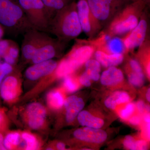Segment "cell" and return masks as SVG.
<instances>
[{"label":"cell","instance_id":"cell-1","mask_svg":"<svg viewBox=\"0 0 150 150\" xmlns=\"http://www.w3.org/2000/svg\"><path fill=\"white\" fill-rule=\"evenodd\" d=\"M82 32L78 17L76 4L71 3L58 11L51 18L48 33L68 43Z\"/></svg>","mask_w":150,"mask_h":150},{"label":"cell","instance_id":"cell-2","mask_svg":"<svg viewBox=\"0 0 150 150\" xmlns=\"http://www.w3.org/2000/svg\"><path fill=\"white\" fill-rule=\"evenodd\" d=\"M0 24L15 37L33 29L17 0H0Z\"/></svg>","mask_w":150,"mask_h":150},{"label":"cell","instance_id":"cell-3","mask_svg":"<svg viewBox=\"0 0 150 150\" xmlns=\"http://www.w3.org/2000/svg\"><path fill=\"white\" fill-rule=\"evenodd\" d=\"M142 8L131 6L118 12L105 31L112 37L126 35L137 26L143 13Z\"/></svg>","mask_w":150,"mask_h":150},{"label":"cell","instance_id":"cell-4","mask_svg":"<svg viewBox=\"0 0 150 150\" xmlns=\"http://www.w3.org/2000/svg\"><path fill=\"white\" fill-rule=\"evenodd\" d=\"M33 29L48 33L51 17L42 0H17Z\"/></svg>","mask_w":150,"mask_h":150},{"label":"cell","instance_id":"cell-5","mask_svg":"<svg viewBox=\"0 0 150 150\" xmlns=\"http://www.w3.org/2000/svg\"><path fill=\"white\" fill-rule=\"evenodd\" d=\"M95 51L90 40H78L64 59L75 72L91 59Z\"/></svg>","mask_w":150,"mask_h":150},{"label":"cell","instance_id":"cell-6","mask_svg":"<svg viewBox=\"0 0 150 150\" xmlns=\"http://www.w3.org/2000/svg\"><path fill=\"white\" fill-rule=\"evenodd\" d=\"M76 7L82 31L90 38L95 37L102 27L92 13L87 0H79Z\"/></svg>","mask_w":150,"mask_h":150},{"label":"cell","instance_id":"cell-7","mask_svg":"<svg viewBox=\"0 0 150 150\" xmlns=\"http://www.w3.org/2000/svg\"><path fill=\"white\" fill-rule=\"evenodd\" d=\"M68 44L56 38L50 37L48 34L36 51L31 62L33 64H35L52 59L62 54Z\"/></svg>","mask_w":150,"mask_h":150},{"label":"cell","instance_id":"cell-8","mask_svg":"<svg viewBox=\"0 0 150 150\" xmlns=\"http://www.w3.org/2000/svg\"><path fill=\"white\" fill-rule=\"evenodd\" d=\"M149 29L147 13L143 12L139 23L135 28L123 38L126 53L139 48L144 42Z\"/></svg>","mask_w":150,"mask_h":150},{"label":"cell","instance_id":"cell-9","mask_svg":"<svg viewBox=\"0 0 150 150\" xmlns=\"http://www.w3.org/2000/svg\"><path fill=\"white\" fill-rule=\"evenodd\" d=\"M48 33L32 29L23 34L21 51L23 58L31 62L38 48Z\"/></svg>","mask_w":150,"mask_h":150},{"label":"cell","instance_id":"cell-10","mask_svg":"<svg viewBox=\"0 0 150 150\" xmlns=\"http://www.w3.org/2000/svg\"><path fill=\"white\" fill-rule=\"evenodd\" d=\"M92 13L102 27L108 25L117 13L107 0H87Z\"/></svg>","mask_w":150,"mask_h":150},{"label":"cell","instance_id":"cell-11","mask_svg":"<svg viewBox=\"0 0 150 150\" xmlns=\"http://www.w3.org/2000/svg\"><path fill=\"white\" fill-rule=\"evenodd\" d=\"M46 116V108L38 103H33L28 106L25 111V118L30 128L38 129L43 126Z\"/></svg>","mask_w":150,"mask_h":150},{"label":"cell","instance_id":"cell-12","mask_svg":"<svg viewBox=\"0 0 150 150\" xmlns=\"http://www.w3.org/2000/svg\"><path fill=\"white\" fill-rule=\"evenodd\" d=\"M58 64L52 59L33 64L25 71V77L30 80L35 81L51 75L56 69Z\"/></svg>","mask_w":150,"mask_h":150},{"label":"cell","instance_id":"cell-13","mask_svg":"<svg viewBox=\"0 0 150 150\" xmlns=\"http://www.w3.org/2000/svg\"><path fill=\"white\" fill-rule=\"evenodd\" d=\"M74 135L80 141L93 144H102L107 139L108 136L103 130L87 127L77 129Z\"/></svg>","mask_w":150,"mask_h":150},{"label":"cell","instance_id":"cell-14","mask_svg":"<svg viewBox=\"0 0 150 150\" xmlns=\"http://www.w3.org/2000/svg\"><path fill=\"white\" fill-rule=\"evenodd\" d=\"M20 92L19 83L14 76H6L0 86V96L4 101L11 103L16 99Z\"/></svg>","mask_w":150,"mask_h":150},{"label":"cell","instance_id":"cell-15","mask_svg":"<svg viewBox=\"0 0 150 150\" xmlns=\"http://www.w3.org/2000/svg\"><path fill=\"white\" fill-rule=\"evenodd\" d=\"M64 105L66 110V120L68 123H71L83 109L85 103L81 98L71 96L65 99Z\"/></svg>","mask_w":150,"mask_h":150},{"label":"cell","instance_id":"cell-16","mask_svg":"<svg viewBox=\"0 0 150 150\" xmlns=\"http://www.w3.org/2000/svg\"><path fill=\"white\" fill-rule=\"evenodd\" d=\"M103 85L113 86L122 83L124 77L123 72L115 67L108 68L102 73L100 77Z\"/></svg>","mask_w":150,"mask_h":150},{"label":"cell","instance_id":"cell-17","mask_svg":"<svg viewBox=\"0 0 150 150\" xmlns=\"http://www.w3.org/2000/svg\"><path fill=\"white\" fill-rule=\"evenodd\" d=\"M94 54L97 61L105 68L116 67L121 64L124 59L123 54H108L98 50H96Z\"/></svg>","mask_w":150,"mask_h":150},{"label":"cell","instance_id":"cell-18","mask_svg":"<svg viewBox=\"0 0 150 150\" xmlns=\"http://www.w3.org/2000/svg\"><path fill=\"white\" fill-rule=\"evenodd\" d=\"M78 122L82 126L100 129L104 124L102 118L96 117L87 110H81L77 115Z\"/></svg>","mask_w":150,"mask_h":150},{"label":"cell","instance_id":"cell-19","mask_svg":"<svg viewBox=\"0 0 150 150\" xmlns=\"http://www.w3.org/2000/svg\"><path fill=\"white\" fill-rule=\"evenodd\" d=\"M139 51L137 56L139 60L140 65H142L146 74L150 79V44L149 40L146 39L142 45L139 47Z\"/></svg>","mask_w":150,"mask_h":150},{"label":"cell","instance_id":"cell-20","mask_svg":"<svg viewBox=\"0 0 150 150\" xmlns=\"http://www.w3.org/2000/svg\"><path fill=\"white\" fill-rule=\"evenodd\" d=\"M131 97L128 93L116 91L112 93L105 100L104 104L108 108L114 110L119 105L130 102Z\"/></svg>","mask_w":150,"mask_h":150},{"label":"cell","instance_id":"cell-21","mask_svg":"<svg viewBox=\"0 0 150 150\" xmlns=\"http://www.w3.org/2000/svg\"><path fill=\"white\" fill-rule=\"evenodd\" d=\"M108 54H124L126 53L123 39L118 36H113L108 41L101 50Z\"/></svg>","mask_w":150,"mask_h":150},{"label":"cell","instance_id":"cell-22","mask_svg":"<svg viewBox=\"0 0 150 150\" xmlns=\"http://www.w3.org/2000/svg\"><path fill=\"white\" fill-rule=\"evenodd\" d=\"M47 100L49 107L54 109H59L64 105L65 96L62 91L54 90L48 93Z\"/></svg>","mask_w":150,"mask_h":150},{"label":"cell","instance_id":"cell-23","mask_svg":"<svg viewBox=\"0 0 150 150\" xmlns=\"http://www.w3.org/2000/svg\"><path fill=\"white\" fill-rule=\"evenodd\" d=\"M85 71L91 80L97 81L100 77L101 65L96 59H89L85 64Z\"/></svg>","mask_w":150,"mask_h":150},{"label":"cell","instance_id":"cell-24","mask_svg":"<svg viewBox=\"0 0 150 150\" xmlns=\"http://www.w3.org/2000/svg\"><path fill=\"white\" fill-rule=\"evenodd\" d=\"M51 17L53 18L58 11L69 4V0H42Z\"/></svg>","mask_w":150,"mask_h":150},{"label":"cell","instance_id":"cell-25","mask_svg":"<svg viewBox=\"0 0 150 150\" xmlns=\"http://www.w3.org/2000/svg\"><path fill=\"white\" fill-rule=\"evenodd\" d=\"M19 48L18 44L13 40L6 54L3 58L5 62L12 66L14 64L19 54Z\"/></svg>","mask_w":150,"mask_h":150},{"label":"cell","instance_id":"cell-26","mask_svg":"<svg viewBox=\"0 0 150 150\" xmlns=\"http://www.w3.org/2000/svg\"><path fill=\"white\" fill-rule=\"evenodd\" d=\"M21 136L17 132H11L4 137V146L6 150H11L19 144Z\"/></svg>","mask_w":150,"mask_h":150},{"label":"cell","instance_id":"cell-27","mask_svg":"<svg viewBox=\"0 0 150 150\" xmlns=\"http://www.w3.org/2000/svg\"><path fill=\"white\" fill-rule=\"evenodd\" d=\"M126 71L128 75V79L130 83L136 87H140L144 83V74H139L132 71L126 67Z\"/></svg>","mask_w":150,"mask_h":150},{"label":"cell","instance_id":"cell-28","mask_svg":"<svg viewBox=\"0 0 150 150\" xmlns=\"http://www.w3.org/2000/svg\"><path fill=\"white\" fill-rule=\"evenodd\" d=\"M22 138L26 143L25 149L34 150L37 149L38 148V143L36 137L33 134L24 132L21 135Z\"/></svg>","mask_w":150,"mask_h":150},{"label":"cell","instance_id":"cell-29","mask_svg":"<svg viewBox=\"0 0 150 150\" xmlns=\"http://www.w3.org/2000/svg\"><path fill=\"white\" fill-rule=\"evenodd\" d=\"M136 109V105L134 103L130 102L127 103L125 106L119 110L118 115L121 119L129 120L134 114Z\"/></svg>","mask_w":150,"mask_h":150},{"label":"cell","instance_id":"cell-30","mask_svg":"<svg viewBox=\"0 0 150 150\" xmlns=\"http://www.w3.org/2000/svg\"><path fill=\"white\" fill-rule=\"evenodd\" d=\"M64 85V88L69 92L76 91L79 88V82L76 79L71 75L65 77Z\"/></svg>","mask_w":150,"mask_h":150},{"label":"cell","instance_id":"cell-31","mask_svg":"<svg viewBox=\"0 0 150 150\" xmlns=\"http://www.w3.org/2000/svg\"><path fill=\"white\" fill-rule=\"evenodd\" d=\"M13 71V67L6 62L0 64V86L4 78Z\"/></svg>","mask_w":150,"mask_h":150},{"label":"cell","instance_id":"cell-32","mask_svg":"<svg viewBox=\"0 0 150 150\" xmlns=\"http://www.w3.org/2000/svg\"><path fill=\"white\" fill-rule=\"evenodd\" d=\"M137 140L131 136H127L123 141V145L126 149L129 150H137Z\"/></svg>","mask_w":150,"mask_h":150},{"label":"cell","instance_id":"cell-33","mask_svg":"<svg viewBox=\"0 0 150 150\" xmlns=\"http://www.w3.org/2000/svg\"><path fill=\"white\" fill-rule=\"evenodd\" d=\"M13 40L9 39H1L0 40V56L3 58L6 54Z\"/></svg>","mask_w":150,"mask_h":150},{"label":"cell","instance_id":"cell-34","mask_svg":"<svg viewBox=\"0 0 150 150\" xmlns=\"http://www.w3.org/2000/svg\"><path fill=\"white\" fill-rule=\"evenodd\" d=\"M8 126V118L3 108L0 107V131L4 132Z\"/></svg>","mask_w":150,"mask_h":150},{"label":"cell","instance_id":"cell-35","mask_svg":"<svg viewBox=\"0 0 150 150\" xmlns=\"http://www.w3.org/2000/svg\"><path fill=\"white\" fill-rule=\"evenodd\" d=\"M91 79L86 71L81 75L79 79L80 84L86 87H89L91 86Z\"/></svg>","mask_w":150,"mask_h":150},{"label":"cell","instance_id":"cell-36","mask_svg":"<svg viewBox=\"0 0 150 150\" xmlns=\"http://www.w3.org/2000/svg\"><path fill=\"white\" fill-rule=\"evenodd\" d=\"M136 107L138 112L140 114H143L144 113L145 111H146V105L145 103L143 100H139L137 102V104L136 105Z\"/></svg>","mask_w":150,"mask_h":150},{"label":"cell","instance_id":"cell-37","mask_svg":"<svg viewBox=\"0 0 150 150\" xmlns=\"http://www.w3.org/2000/svg\"><path fill=\"white\" fill-rule=\"evenodd\" d=\"M129 120V123H131V125H134V126L140 125L142 121L141 117L138 115L132 116Z\"/></svg>","mask_w":150,"mask_h":150},{"label":"cell","instance_id":"cell-38","mask_svg":"<svg viewBox=\"0 0 150 150\" xmlns=\"http://www.w3.org/2000/svg\"><path fill=\"white\" fill-rule=\"evenodd\" d=\"M137 150H146L148 148V144L144 140H137Z\"/></svg>","mask_w":150,"mask_h":150},{"label":"cell","instance_id":"cell-39","mask_svg":"<svg viewBox=\"0 0 150 150\" xmlns=\"http://www.w3.org/2000/svg\"><path fill=\"white\" fill-rule=\"evenodd\" d=\"M3 131H0V150H6L4 146V136L3 133Z\"/></svg>","mask_w":150,"mask_h":150},{"label":"cell","instance_id":"cell-40","mask_svg":"<svg viewBox=\"0 0 150 150\" xmlns=\"http://www.w3.org/2000/svg\"><path fill=\"white\" fill-rule=\"evenodd\" d=\"M56 147L58 150H65L66 149V145L62 142H59L56 145Z\"/></svg>","mask_w":150,"mask_h":150},{"label":"cell","instance_id":"cell-41","mask_svg":"<svg viewBox=\"0 0 150 150\" xmlns=\"http://www.w3.org/2000/svg\"><path fill=\"white\" fill-rule=\"evenodd\" d=\"M5 30L1 25L0 24V40L2 39L3 36L4 35Z\"/></svg>","mask_w":150,"mask_h":150},{"label":"cell","instance_id":"cell-42","mask_svg":"<svg viewBox=\"0 0 150 150\" xmlns=\"http://www.w3.org/2000/svg\"><path fill=\"white\" fill-rule=\"evenodd\" d=\"M144 120L146 123H150V118L149 113H148L145 114L144 116Z\"/></svg>","mask_w":150,"mask_h":150},{"label":"cell","instance_id":"cell-43","mask_svg":"<svg viewBox=\"0 0 150 150\" xmlns=\"http://www.w3.org/2000/svg\"><path fill=\"white\" fill-rule=\"evenodd\" d=\"M146 98L148 102H150V89L149 88L148 89L147 91L146 94Z\"/></svg>","mask_w":150,"mask_h":150},{"label":"cell","instance_id":"cell-44","mask_svg":"<svg viewBox=\"0 0 150 150\" xmlns=\"http://www.w3.org/2000/svg\"><path fill=\"white\" fill-rule=\"evenodd\" d=\"M1 56H0V64L1 63Z\"/></svg>","mask_w":150,"mask_h":150}]
</instances>
